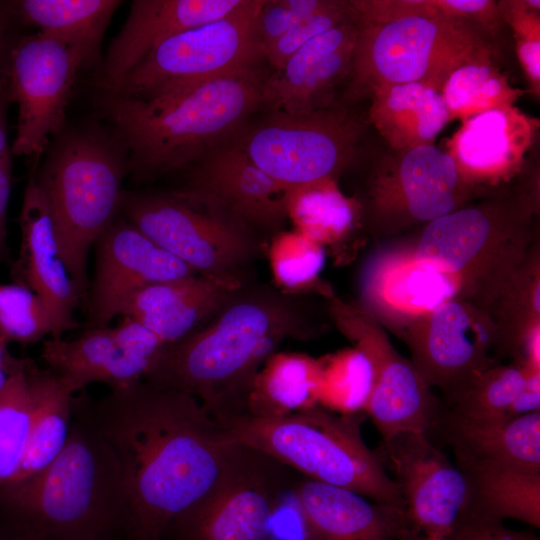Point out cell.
<instances>
[{
  "instance_id": "cell-26",
  "label": "cell",
  "mask_w": 540,
  "mask_h": 540,
  "mask_svg": "<svg viewBox=\"0 0 540 540\" xmlns=\"http://www.w3.org/2000/svg\"><path fill=\"white\" fill-rule=\"evenodd\" d=\"M244 283L243 277L194 275L153 284L133 294L119 315L140 322L166 346L205 325Z\"/></svg>"
},
{
  "instance_id": "cell-36",
  "label": "cell",
  "mask_w": 540,
  "mask_h": 540,
  "mask_svg": "<svg viewBox=\"0 0 540 540\" xmlns=\"http://www.w3.org/2000/svg\"><path fill=\"white\" fill-rule=\"evenodd\" d=\"M496 54L461 64L445 78L440 93L450 121L513 106L521 91L513 88L494 62Z\"/></svg>"
},
{
  "instance_id": "cell-33",
  "label": "cell",
  "mask_w": 540,
  "mask_h": 540,
  "mask_svg": "<svg viewBox=\"0 0 540 540\" xmlns=\"http://www.w3.org/2000/svg\"><path fill=\"white\" fill-rule=\"evenodd\" d=\"M455 464L469 483V513L540 526V472L465 457Z\"/></svg>"
},
{
  "instance_id": "cell-51",
  "label": "cell",
  "mask_w": 540,
  "mask_h": 540,
  "mask_svg": "<svg viewBox=\"0 0 540 540\" xmlns=\"http://www.w3.org/2000/svg\"><path fill=\"white\" fill-rule=\"evenodd\" d=\"M8 344L0 337V390L5 385L17 359L9 352Z\"/></svg>"
},
{
  "instance_id": "cell-52",
  "label": "cell",
  "mask_w": 540,
  "mask_h": 540,
  "mask_svg": "<svg viewBox=\"0 0 540 540\" xmlns=\"http://www.w3.org/2000/svg\"><path fill=\"white\" fill-rule=\"evenodd\" d=\"M14 531L0 509V540H13Z\"/></svg>"
},
{
  "instance_id": "cell-39",
  "label": "cell",
  "mask_w": 540,
  "mask_h": 540,
  "mask_svg": "<svg viewBox=\"0 0 540 540\" xmlns=\"http://www.w3.org/2000/svg\"><path fill=\"white\" fill-rule=\"evenodd\" d=\"M267 257L278 289L295 294L318 280L326 253L325 247L294 229L271 237Z\"/></svg>"
},
{
  "instance_id": "cell-19",
  "label": "cell",
  "mask_w": 540,
  "mask_h": 540,
  "mask_svg": "<svg viewBox=\"0 0 540 540\" xmlns=\"http://www.w3.org/2000/svg\"><path fill=\"white\" fill-rule=\"evenodd\" d=\"M96 266L88 310L94 327H106L137 291L198 275L128 221H113L96 241Z\"/></svg>"
},
{
  "instance_id": "cell-18",
  "label": "cell",
  "mask_w": 540,
  "mask_h": 540,
  "mask_svg": "<svg viewBox=\"0 0 540 540\" xmlns=\"http://www.w3.org/2000/svg\"><path fill=\"white\" fill-rule=\"evenodd\" d=\"M291 187L263 172L232 142L198 160L172 194L232 221L256 237L280 232Z\"/></svg>"
},
{
  "instance_id": "cell-31",
  "label": "cell",
  "mask_w": 540,
  "mask_h": 540,
  "mask_svg": "<svg viewBox=\"0 0 540 540\" xmlns=\"http://www.w3.org/2000/svg\"><path fill=\"white\" fill-rule=\"evenodd\" d=\"M24 26H33L68 48L81 69H95L102 62L101 45L110 20L122 4L119 0H11Z\"/></svg>"
},
{
  "instance_id": "cell-2",
  "label": "cell",
  "mask_w": 540,
  "mask_h": 540,
  "mask_svg": "<svg viewBox=\"0 0 540 540\" xmlns=\"http://www.w3.org/2000/svg\"><path fill=\"white\" fill-rule=\"evenodd\" d=\"M312 333L296 295L244 283L205 325L164 346L143 380L192 395L221 421L245 411L256 375L285 340Z\"/></svg>"
},
{
  "instance_id": "cell-22",
  "label": "cell",
  "mask_w": 540,
  "mask_h": 540,
  "mask_svg": "<svg viewBox=\"0 0 540 540\" xmlns=\"http://www.w3.org/2000/svg\"><path fill=\"white\" fill-rule=\"evenodd\" d=\"M21 244L12 269L21 284L45 302L54 328L52 338H61L79 323L74 310L82 297L63 260L46 197L33 172L25 187L19 217Z\"/></svg>"
},
{
  "instance_id": "cell-50",
  "label": "cell",
  "mask_w": 540,
  "mask_h": 540,
  "mask_svg": "<svg viewBox=\"0 0 540 540\" xmlns=\"http://www.w3.org/2000/svg\"><path fill=\"white\" fill-rule=\"evenodd\" d=\"M12 104L9 94L8 80L0 84V156L11 152L8 142V108Z\"/></svg>"
},
{
  "instance_id": "cell-6",
  "label": "cell",
  "mask_w": 540,
  "mask_h": 540,
  "mask_svg": "<svg viewBox=\"0 0 540 540\" xmlns=\"http://www.w3.org/2000/svg\"><path fill=\"white\" fill-rule=\"evenodd\" d=\"M350 2L357 20L349 72L356 97L385 84L426 82L441 88L461 64L496 52L487 33L431 0Z\"/></svg>"
},
{
  "instance_id": "cell-27",
  "label": "cell",
  "mask_w": 540,
  "mask_h": 540,
  "mask_svg": "<svg viewBox=\"0 0 540 540\" xmlns=\"http://www.w3.org/2000/svg\"><path fill=\"white\" fill-rule=\"evenodd\" d=\"M433 430L451 446L455 457L540 472V411L498 419H474L441 406L429 433Z\"/></svg>"
},
{
  "instance_id": "cell-23",
  "label": "cell",
  "mask_w": 540,
  "mask_h": 540,
  "mask_svg": "<svg viewBox=\"0 0 540 540\" xmlns=\"http://www.w3.org/2000/svg\"><path fill=\"white\" fill-rule=\"evenodd\" d=\"M537 123L514 106L491 109L462 121L446 150L466 183L490 190L522 172Z\"/></svg>"
},
{
  "instance_id": "cell-42",
  "label": "cell",
  "mask_w": 540,
  "mask_h": 540,
  "mask_svg": "<svg viewBox=\"0 0 540 540\" xmlns=\"http://www.w3.org/2000/svg\"><path fill=\"white\" fill-rule=\"evenodd\" d=\"M501 17L513 32L516 53L531 91L540 94V1L498 2Z\"/></svg>"
},
{
  "instance_id": "cell-37",
  "label": "cell",
  "mask_w": 540,
  "mask_h": 540,
  "mask_svg": "<svg viewBox=\"0 0 540 540\" xmlns=\"http://www.w3.org/2000/svg\"><path fill=\"white\" fill-rule=\"evenodd\" d=\"M536 373L511 362L496 364L484 371L467 389L444 399L445 409L474 419L511 416V408Z\"/></svg>"
},
{
  "instance_id": "cell-28",
  "label": "cell",
  "mask_w": 540,
  "mask_h": 540,
  "mask_svg": "<svg viewBox=\"0 0 540 540\" xmlns=\"http://www.w3.org/2000/svg\"><path fill=\"white\" fill-rule=\"evenodd\" d=\"M485 312L493 328L495 358L511 357L530 371H540L539 239Z\"/></svg>"
},
{
  "instance_id": "cell-5",
  "label": "cell",
  "mask_w": 540,
  "mask_h": 540,
  "mask_svg": "<svg viewBox=\"0 0 540 540\" xmlns=\"http://www.w3.org/2000/svg\"><path fill=\"white\" fill-rule=\"evenodd\" d=\"M538 173L523 171L466 205L423 226L407 245L451 275L460 298L486 310L538 236Z\"/></svg>"
},
{
  "instance_id": "cell-14",
  "label": "cell",
  "mask_w": 540,
  "mask_h": 540,
  "mask_svg": "<svg viewBox=\"0 0 540 540\" xmlns=\"http://www.w3.org/2000/svg\"><path fill=\"white\" fill-rule=\"evenodd\" d=\"M328 312L342 335L371 364L372 385L362 409L382 442L405 432L428 434L441 404L412 361L393 347L383 327L360 306L331 295Z\"/></svg>"
},
{
  "instance_id": "cell-16",
  "label": "cell",
  "mask_w": 540,
  "mask_h": 540,
  "mask_svg": "<svg viewBox=\"0 0 540 540\" xmlns=\"http://www.w3.org/2000/svg\"><path fill=\"white\" fill-rule=\"evenodd\" d=\"M398 337L424 382L439 389L444 399L464 391L498 364L487 313L459 297L416 320Z\"/></svg>"
},
{
  "instance_id": "cell-11",
  "label": "cell",
  "mask_w": 540,
  "mask_h": 540,
  "mask_svg": "<svg viewBox=\"0 0 540 540\" xmlns=\"http://www.w3.org/2000/svg\"><path fill=\"white\" fill-rule=\"evenodd\" d=\"M362 125L334 105L306 113L270 112L232 143L277 182L294 188L337 180L356 158Z\"/></svg>"
},
{
  "instance_id": "cell-49",
  "label": "cell",
  "mask_w": 540,
  "mask_h": 540,
  "mask_svg": "<svg viewBox=\"0 0 540 540\" xmlns=\"http://www.w3.org/2000/svg\"><path fill=\"white\" fill-rule=\"evenodd\" d=\"M12 185V152L0 156V259L6 249V217Z\"/></svg>"
},
{
  "instance_id": "cell-43",
  "label": "cell",
  "mask_w": 540,
  "mask_h": 540,
  "mask_svg": "<svg viewBox=\"0 0 540 540\" xmlns=\"http://www.w3.org/2000/svg\"><path fill=\"white\" fill-rule=\"evenodd\" d=\"M355 16L350 1L329 0L323 9L299 21L270 45L264 51L263 58L267 59L276 70L309 40L324 31L354 19Z\"/></svg>"
},
{
  "instance_id": "cell-7",
  "label": "cell",
  "mask_w": 540,
  "mask_h": 540,
  "mask_svg": "<svg viewBox=\"0 0 540 540\" xmlns=\"http://www.w3.org/2000/svg\"><path fill=\"white\" fill-rule=\"evenodd\" d=\"M128 173L124 143L99 122L64 128L35 172L63 260L81 296L87 291L89 250L121 208Z\"/></svg>"
},
{
  "instance_id": "cell-38",
  "label": "cell",
  "mask_w": 540,
  "mask_h": 540,
  "mask_svg": "<svg viewBox=\"0 0 540 540\" xmlns=\"http://www.w3.org/2000/svg\"><path fill=\"white\" fill-rule=\"evenodd\" d=\"M27 359H16L0 390V491L17 474L28 444L31 397L26 372Z\"/></svg>"
},
{
  "instance_id": "cell-17",
  "label": "cell",
  "mask_w": 540,
  "mask_h": 540,
  "mask_svg": "<svg viewBox=\"0 0 540 540\" xmlns=\"http://www.w3.org/2000/svg\"><path fill=\"white\" fill-rule=\"evenodd\" d=\"M394 474L412 531L447 539L470 508L464 472L426 433L405 432L376 450Z\"/></svg>"
},
{
  "instance_id": "cell-40",
  "label": "cell",
  "mask_w": 540,
  "mask_h": 540,
  "mask_svg": "<svg viewBox=\"0 0 540 540\" xmlns=\"http://www.w3.org/2000/svg\"><path fill=\"white\" fill-rule=\"evenodd\" d=\"M54 328L44 300L31 289L0 283V337L21 345L35 343Z\"/></svg>"
},
{
  "instance_id": "cell-45",
  "label": "cell",
  "mask_w": 540,
  "mask_h": 540,
  "mask_svg": "<svg viewBox=\"0 0 540 540\" xmlns=\"http://www.w3.org/2000/svg\"><path fill=\"white\" fill-rule=\"evenodd\" d=\"M111 331L127 354L143 361L149 368L165 346L152 331L129 316H123Z\"/></svg>"
},
{
  "instance_id": "cell-24",
  "label": "cell",
  "mask_w": 540,
  "mask_h": 540,
  "mask_svg": "<svg viewBox=\"0 0 540 540\" xmlns=\"http://www.w3.org/2000/svg\"><path fill=\"white\" fill-rule=\"evenodd\" d=\"M244 0H135L94 74L97 90H109L169 38L217 20Z\"/></svg>"
},
{
  "instance_id": "cell-53",
  "label": "cell",
  "mask_w": 540,
  "mask_h": 540,
  "mask_svg": "<svg viewBox=\"0 0 540 540\" xmlns=\"http://www.w3.org/2000/svg\"><path fill=\"white\" fill-rule=\"evenodd\" d=\"M397 540H446L444 538L431 537L408 529Z\"/></svg>"
},
{
  "instance_id": "cell-25",
  "label": "cell",
  "mask_w": 540,
  "mask_h": 540,
  "mask_svg": "<svg viewBox=\"0 0 540 540\" xmlns=\"http://www.w3.org/2000/svg\"><path fill=\"white\" fill-rule=\"evenodd\" d=\"M291 492L302 540H397L410 529L405 510L350 490L302 477Z\"/></svg>"
},
{
  "instance_id": "cell-47",
  "label": "cell",
  "mask_w": 540,
  "mask_h": 540,
  "mask_svg": "<svg viewBox=\"0 0 540 540\" xmlns=\"http://www.w3.org/2000/svg\"><path fill=\"white\" fill-rule=\"evenodd\" d=\"M446 540H539V538L530 531L510 529L502 520L468 512Z\"/></svg>"
},
{
  "instance_id": "cell-12",
  "label": "cell",
  "mask_w": 540,
  "mask_h": 540,
  "mask_svg": "<svg viewBox=\"0 0 540 540\" xmlns=\"http://www.w3.org/2000/svg\"><path fill=\"white\" fill-rule=\"evenodd\" d=\"M294 471L236 443L219 485L167 527L162 540H274L273 518Z\"/></svg>"
},
{
  "instance_id": "cell-21",
  "label": "cell",
  "mask_w": 540,
  "mask_h": 540,
  "mask_svg": "<svg viewBox=\"0 0 540 540\" xmlns=\"http://www.w3.org/2000/svg\"><path fill=\"white\" fill-rule=\"evenodd\" d=\"M356 38L355 16L309 40L265 77L261 107L306 113L332 106L334 87L349 75Z\"/></svg>"
},
{
  "instance_id": "cell-46",
  "label": "cell",
  "mask_w": 540,
  "mask_h": 540,
  "mask_svg": "<svg viewBox=\"0 0 540 540\" xmlns=\"http://www.w3.org/2000/svg\"><path fill=\"white\" fill-rule=\"evenodd\" d=\"M431 2L446 14L474 24L490 37L495 36L504 24L498 2L493 0H431Z\"/></svg>"
},
{
  "instance_id": "cell-41",
  "label": "cell",
  "mask_w": 540,
  "mask_h": 540,
  "mask_svg": "<svg viewBox=\"0 0 540 540\" xmlns=\"http://www.w3.org/2000/svg\"><path fill=\"white\" fill-rule=\"evenodd\" d=\"M321 377L318 401H343L360 408L372 385V367L367 357L355 347L327 359L320 360Z\"/></svg>"
},
{
  "instance_id": "cell-10",
  "label": "cell",
  "mask_w": 540,
  "mask_h": 540,
  "mask_svg": "<svg viewBox=\"0 0 540 540\" xmlns=\"http://www.w3.org/2000/svg\"><path fill=\"white\" fill-rule=\"evenodd\" d=\"M262 3L244 0L227 15L169 38L104 91L152 100L257 66L262 56L255 39V23Z\"/></svg>"
},
{
  "instance_id": "cell-8",
  "label": "cell",
  "mask_w": 540,
  "mask_h": 540,
  "mask_svg": "<svg viewBox=\"0 0 540 540\" xmlns=\"http://www.w3.org/2000/svg\"><path fill=\"white\" fill-rule=\"evenodd\" d=\"M233 443L265 453L302 477L405 510L393 478L361 434L362 418L318 404L281 417L245 412L217 421Z\"/></svg>"
},
{
  "instance_id": "cell-4",
  "label": "cell",
  "mask_w": 540,
  "mask_h": 540,
  "mask_svg": "<svg viewBox=\"0 0 540 540\" xmlns=\"http://www.w3.org/2000/svg\"><path fill=\"white\" fill-rule=\"evenodd\" d=\"M265 77L254 66L152 100L97 90L94 103L124 143L129 173L143 179L186 168L231 143L261 107Z\"/></svg>"
},
{
  "instance_id": "cell-20",
  "label": "cell",
  "mask_w": 540,
  "mask_h": 540,
  "mask_svg": "<svg viewBox=\"0 0 540 540\" xmlns=\"http://www.w3.org/2000/svg\"><path fill=\"white\" fill-rule=\"evenodd\" d=\"M360 290L359 306L397 336L444 302L460 298L458 282L418 259L408 245L374 254L364 268Z\"/></svg>"
},
{
  "instance_id": "cell-9",
  "label": "cell",
  "mask_w": 540,
  "mask_h": 540,
  "mask_svg": "<svg viewBox=\"0 0 540 540\" xmlns=\"http://www.w3.org/2000/svg\"><path fill=\"white\" fill-rule=\"evenodd\" d=\"M488 192L466 183L447 150L432 143L379 157L354 202L358 224L372 237L387 239Z\"/></svg>"
},
{
  "instance_id": "cell-15",
  "label": "cell",
  "mask_w": 540,
  "mask_h": 540,
  "mask_svg": "<svg viewBox=\"0 0 540 540\" xmlns=\"http://www.w3.org/2000/svg\"><path fill=\"white\" fill-rule=\"evenodd\" d=\"M81 64L74 52L41 32L22 34L8 61L7 80L17 106L11 152L37 159L66 123V108Z\"/></svg>"
},
{
  "instance_id": "cell-35",
  "label": "cell",
  "mask_w": 540,
  "mask_h": 540,
  "mask_svg": "<svg viewBox=\"0 0 540 540\" xmlns=\"http://www.w3.org/2000/svg\"><path fill=\"white\" fill-rule=\"evenodd\" d=\"M288 218L295 230L323 247L339 245L359 225L355 202L332 179L291 188Z\"/></svg>"
},
{
  "instance_id": "cell-1",
  "label": "cell",
  "mask_w": 540,
  "mask_h": 540,
  "mask_svg": "<svg viewBox=\"0 0 540 540\" xmlns=\"http://www.w3.org/2000/svg\"><path fill=\"white\" fill-rule=\"evenodd\" d=\"M112 447L130 506L128 540H162L169 524L222 481L236 443L192 395L141 380L87 396Z\"/></svg>"
},
{
  "instance_id": "cell-30",
  "label": "cell",
  "mask_w": 540,
  "mask_h": 540,
  "mask_svg": "<svg viewBox=\"0 0 540 540\" xmlns=\"http://www.w3.org/2000/svg\"><path fill=\"white\" fill-rule=\"evenodd\" d=\"M369 119L394 151L432 144L450 122L440 88L426 82L385 84L369 92Z\"/></svg>"
},
{
  "instance_id": "cell-29",
  "label": "cell",
  "mask_w": 540,
  "mask_h": 540,
  "mask_svg": "<svg viewBox=\"0 0 540 540\" xmlns=\"http://www.w3.org/2000/svg\"><path fill=\"white\" fill-rule=\"evenodd\" d=\"M41 357L75 393L92 383H104L110 390L130 386L143 380L149 368L127 354L107 326L92 327L71 341L44 340Z\"/></svg>"
},
{
  "instance_id": "cell-13",
  "label": "cell",
  "mask_w": 540,
  "mask_h": 540,
  "mask_svg": "<svg viewBox=\"0 0 540 540\" xmlns=\"http://www.w3.org/2000/svg\"><path fill=\"white\" fill-rule=\"evenodd\" d=\"M128 222L198 275L242 277L261 249L258 237L173 194L124 193Z\"/></svg>"
},
{
  "instance_id": "cell-32",
  "label": "cell",
  "mask_w": 540,
  "mask_h": 540,
  "mask_svg": "<svg viewBox=\"0 0 540 540\" xmlns=\"http://www.w3.org/2000/svg\"><path fill=\"white\" fill-rule=\"evenodd\" d=\"M26 372L31 397L28 444L17 474L5 487L43 471L64 448L71 425L73 389L56 373L39 367L30 358Z\"/></svg>"
},
{
  "instance_id": "cell-3",
  "label": "cell",
  "mask_w": 540,
  "mask_h": 540,
  "mask_svg": "<svg viewBox=\"0 0 540 540\" xmlns=\"http://www.w3.org/2000/svg\"><path fill=\"white\" fill-rule=\"evenodd\" d=\"M74 396L67 442L39 474L0 491L14 533L38 540H128L130 506L118 459Z\"/></svg>"
},
{
  "instance_id": "cell-34",
  "label": "cell",
  "mask_w": 540,
  "mask_h": 540,
  "mask_svg": "<svg viewBox=\"0 0 540 540\" xmlns=\"http://www.w3.org/2000/svg\"><path fill=\"white\" fill-rule=\"evenodd\" d=\"M320 360L299 353L275 352L256 375L245 413L281 417L317 404Z\"/></svg>"
},
{
  "instance_id": "cell-54",
  "label": "cell",
  "mask_w": 540,
  "mask_h": 540,
  "mask_svg": "<svg viewBox=\"0 0 540 540\" xmlns=\"http://www.w3.org/2000/svg\"><path fill=\"white\" fill-rule=\"evenodd\" d=\"M13 540H38V539L31 537L29 535L14 533Z\"/></svg>"
},
{
  "instance_id": "cell-44",
  "label": "cell",
  "mask_w": 540,
  "mask_h": 540,
  "mask_svg": "<svg viewBox=\"0 0 540 540\" xmlns=\"http://www.w3.org/2000/svg\"><path fill=\"white\" fill-rule=\"evenodd\" d=\"M304 18L307 17L288 6L287 0H263L255 23V39L262 58L270 45Z\"/></svg>"
},
{
  "instance_id": "cell-48",
  "label": "cell",
  "mask_w": 540,
  "mask_h": 540,
  "mask_svg": "<svg viewBox=\"0 0 540 540\" xmlns=\"http://www.w3.org/2000/svg\"><path fill=\"white\" fill-rule=\"evenodd\" d=\"M11 0H0V84L7 81V67L11 50L22 35Z\"/></svg>"
}]
</instances>
